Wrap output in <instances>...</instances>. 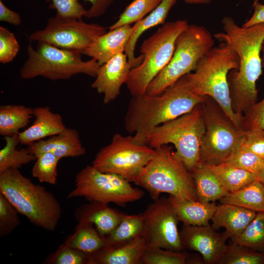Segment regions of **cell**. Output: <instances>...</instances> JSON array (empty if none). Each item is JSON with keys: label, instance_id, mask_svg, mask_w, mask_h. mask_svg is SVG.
Instances as JSON below:
<instances>
[{"label": "cell", "instance_id": "obj_47", "mask_svg": "<svg viewBox=\"0 0 264 264\" xmlns=\"http://www.w3.org/2000/svg\"><path fill=\"white\" fill-rule=\"evenodd\" d=\"M188 4H207L211 0H182Z\"/></svg>", "mask_w": 264, "mask_h": 264}, {"label": "cell", "instance_id": "obj_26", "mask_svg": "<svg viewBox=\"0 0 264 264\" xmlns=\"http://www.w3.org/2000/svg\"><path fill=\"white\" fill-rule=\"evenodd\" d=\"M33 116V108L19 104L1 105L0 134L4 137L18 134Z\"/></svg>", "mask_w": 264, "mask_h": 264}, {"label": "cell", "instance_id": "obj_32", "mask_svg": "<svg viewBox=\"0 0 264 264\" xmlns=\"http://www.w3.org/2000/svg\"><path fill=\"white\" fill-rule=\"evenodd\" d=\"M234 243L264 252V212H257L239 235L231 238Z\"/></svg>", "mask_w": 264, "mask_h": 264}, {"label": "cell", "instance_id": "obj_42", "mask_svg": "<svg viewBox=\"0 0 264 264\" xmlns=\"http://www.w3.org/2000/svg\"><path fill=\"white\" fill-rule=\"evenodd\" d=\"M242 129H259L264 131V97L244 115Z\"/></svg>", "mask_w": 264, "mask_h": 264}, {"label": "cell", "instance_id": "obj_28", "mask_svg": "<svg viewBox=\"0 0 264 264\" xmlns=\"http://www.w3.org/2000/svg\"><path fill=\"white\" fill-rule=\"evenodd\" d=\"M206 164L228 192L238 190L258 179L257 175L251 173L226 162Z\"/></svg>", "mask_w": 264, "mask_h": 264}, {"label": "cell", "instance_id": "obj_41", "mask_svg": "<svg viewBox=\"0 0 264 264\" xmlns=\"http://www.w3.org/2000/svg\"><path fill=\"white\" fill-rule=\"evenodd\" d=\"M241 148L256 154L264 160V131L259 129H242Z\"/></svg>", "mask_w": 264, "mask_h": 264}, {"label": "cell", "instance_id": "obj_12", "mask_svg": "<svg viewBox=\"0 0 264 264\" xmlns=\"http://www.w3.org/2000/svg\"><path fill=\"white\" fill-rule=\"evenodd\" d=\"M202 110L205 131L200 147V163H221L241 147L243 130L237 129L220 108L206 105Z\"/></svg>", "mask_w": 264, "mask_h": 264}, {"label": "cell", "instance_id": "obj_10", "mask_svg": "<svg viewBox=\"0 0 264 264\" xmlns=\"http://www.w3.org/2000/svg\"><path fill=\"white\" fill-rule=\"evenodd\" d=\"M130 182L118 175L104 173L92 165H88L75 176L74 188L67 198L83 197L90 202H111L124 207L144 195L142 190L132 187Z\"/></svg>", "mask_w": 264, "mask_h": 264}, {"label": "cell", "instance_id": "obj_13", "mask_svg": "<svg viewBox=\"0 0 264 264\" xmlns=\"http://www.w3.org/2000/svg\"><path fill=\"white\" fill-rule=\"evenodd\" d=\"M107 32L104 26L73 17L48 18L45 27L29 35L30 41L44 42L58 47L82 52Z\"/></svg>", "mask_w": 264, "mask_h": 264}, {"label": "cell", "instance_id": "obj_35", "mask_svg": "<svg viewBox=\"0 0 264 264\" xmlns=\"http://www.w3.org/2000/svg\"><path fill=\"white\" fill-rule=\"evenodd\" d=\"M60 160L59 158L49 152L38 155L31 170L32 176L41 183L55 184L58 176L57 166Z\"/></svg>", "mask_w": 264, "mask_h": 264}, {"label": "cell", "instance_id": "obj_27", "mask_svg": "<svg viewBox=\"0 0 264 264\" xmlns=\"http://www.w3.org/2000/svg\"><path fill=\"white\" fill-rule=\"evenodd\" d=\"M220 200V203L235 205L257 213L264 212V185L256 180L238 190L228 192Z\"/></svg>", "mask_w": 264, "mask_h": 264}, {"label": "cell", "instance_id": "obj_44", "mask_svg": "<svg viewBox=\"0 0 264 264\" xmlns=\"http://www.w3.org/2000/svg\"><path fill=\"white\" fill-rule=\"evenodd\" d=\"M84 0L89 1L91 4L85 16L88 19L97 18L103 15L113 1V0Z\"/></svg>", "mask_w": 264, "mask_h": 264}, {"label": "cell", "instance_id": "obj_15", "mask_svg": "<svg viewBox=\"0 0 264 264\" xmlns=\"http://www.w3.org/2000/svg\"><path fill=\"white\" fill-rule=\"evenodd\" d=\"M212 225H191L183 224L179 232L184 250L198 252L204 264H219L227 248L229 237L224 231L218 232Z\"/></svg>", "mask_w": 264, "mask_h": 264}, {"label": "cell", "instance_id": "obj_40", "mask_svg": "<svg viewBox=\"0 0 264 264\" xmlns=\"http://www.w3.org/2000/svg\"><path fill=\"white\" fill-rule=\"evenodd\" d=\"M49 3V7L56 11V16L73 17L81 19L86 16L88 10L78 0H45Z\"/></svg>", "mask_w": 264, "mask_h": 264}, {"label": "cell", "instance_id": "obj_39", "mask_svg": "<svg viewBox=\"0 0 264 264\" xmlns=\"http://www.w3.org/2000/svg\"><path fill=\"white\" fill-rule=\"evenodd\" d=\"M19 44L14 34L7 28L0 26V62H12L18 54Z\"/></svg>", "mask_w": 264, "mask_h": 264}, {"label": "cell", "instance_id": "obj_31", "mask_svg": "<svg viewBox=\"0 0 264 264\" xmlns=\"http://www.w3.org/2000/svg\"><path fill=\"white\" fill-rule=\"evenodd\" d=\"M90 223H80L76 233L70 240L68 247L80 250L90 256L106 245V237L102 236Z\"/></svg>", "mask_w": 264, "mask_h": 264}, {"label": "cell", "instance_id": "obj_1", "mask_svg": "<svg viewBox=\"0 0 264 264\" xmlns=\"http://www.w3.org/2000/svg\"><path fill=\"white\" fill-rule=\"evenodd\" d=\"M221 23L223 31L214 36L230 46L239 57V68L229 72L228 79L233 110L243 118L258 100L256 82L262 74L264 23L244 27L230 16L224 17Z\"/></svg>", "mask_w": 264, "mask_h": 264}, {"label": "cell", "instance_id": "obj_14", "mask_svg": "<svg viewBox=\"0 0 264 264\" xmlns=\"http://www.w3.org/2000/svg\"><path fill=\"white\" fill-rule=\"evenodd\" d=\"M142 235L146 248L158 247L176 252L184 250L177 224L179 221L168 198L154 200L142 213Z\"/></svg>", "mask_w": 264, "mask_h": 264}, {"label": "cell", "instance_id": "obj_22", "mask_svg": "<svg viewBox=\"0 0 264 264\" xmlns=\"http://www.w3.org/2000/svg\"><path fill=\"white\" fill-rule=\"evenodd\" d=\"M123 214L108 204L94 201L84 205L76 212L80 223L94 224L103 236H108L118 226Z\"/></svg>", "mask_w": 264, "mask_h": 264}, {"label": "cell", "instance_id": "obj_48", "mask_svg": "<svg viewBox=\"0 0 264 264\" xmlns=\"http://www.w3.org/2000/svg\"><path fill=\"white\" fill-rule=\"evenodd\" d=\"M261 59H262V65L263 69L264 70V40L262 44V48H261Z\"/></svg>", "mask_w": 264, "mask_h": 264}, {"label": "cell", "instance_id": "obj_33", "mask_svg": "<svg viewBox=\"0 0 264 264\" xmlns=\"http://www.w3.org/2000/svg\"><path fill=\"white\" fill-rule=\"evenodd\" d=\"M219 264H264V252L230 241Z\"/></svg>", "mask_w": 264, "mask_h": 264}, {"label": "cell", "instance_id": "obj_2", "mask_svg": "<svg viewBox=\"0 0 264 264\" xmlns=\"http://www.w3.org/2000/svg\"><path fill=\"white\" fill-rule=\"evenodd\" d=\"M206 97L191 92L184 76L160 94L133 96L124 118L125 129L134 134L135 143L146 144L147 135L154 128L191 111Z\"/></svg>", "mask_w": 264, "mask_h": 264}, {"label": "cell", "instance_id": "obj_7", "mask_svg": "<svg viewBox=\"0 0 264 264\" xmlns=\"http://www.w3.org/2000/svg\"><path fill=\"white\" fill-rule=\"evenodd\" d=\"M201 104L189 112L157 126L146 139V144L154 149L173 144L177 156L190 173L200 163V147L205 131Z\"/></svg>", "mask_w": 264, "mask_h": 264}, {"label": "cell", "instance_id": "obj_16", "mask_svg": "<svg viewBox=\"0 0 264 264\" xmlns=\"http://www.w3.org/2000/svg\"><path fill=\"white\" fill-rule=\"evenodd\" d=\"M132 68L125 53L116 55L100 66L91 87L103 95L105 104L114 101L119 95Z\"/></svg>", "mask_w": 264, "mask_h": 264}, {"label": "cell", "instance_id": "obj_25", "mask_svg": "<svg viewBox=\"0 0 264 264\" xmlns=\"http://www.w3.org/2000/svg\"><path fill=\"white\" fill-rule=\"evenodd\" d=\"M191 173L196 187L198 200L215 202L221 199L228 193L206 164L200 163Z\"/></svg>", "mask_w": 264, "mask_h": 264}, {"label": "cell", "instance_id": "obj_5", "mask_svg": "<svg viewBox=\"0 0 264 264\" xmlns=\"http://www.w3.org/2000/svg\"><path fill=\"white\" fill-rule=\"evenodd\" d=\"M155 150L134 183L147 190L154 200L159 198L162 193L179 200H198L191 173L172 147L163 145Z\"/></svg>", "mask_w": 264, "mask_h": 264}, {"label": "cell", "instance_id": "obj_18", "mask_svg": "<svg viewBox=\"0 0 264 264\" xmlns=\"http://www.w3.org/2000/svg\"><path fill=\"white\" fill-rule=\"evenodd\" d=\"M35 120L32 125L18 133L20 144L29 145L57 134L66 127L62 116L48 106L33 108Z\"/></svg>", "mask_w": 264, "mask_h": 264}, {"label": "cell", "instance_id": "obj_9", "mask_svg": "<svg viewBox=\"0 0 264 264\" xmlns=\"http://www.w3.org/2000/svg\"><path fill=\"white\" fill-rule=\"evenodd\" d=\"M188 25L186 20L168 22L143 42V61L131 69L125 83L132 96L146 93L151 82L169 62L178 36Z\"/></svg>", "mask_w": 264, "mask_h": 264}, {"label": "cell", "instance_id": "obj_6", "mask_svg": "<svg viewBox=\"0 0 264 264\" xmlns=\"http://www.w3.org/2000/svg\"><path fill=\"white\" fill-rule=\"evenodd\" d=\"M34 49L29 44L28 58L20 71V77L29 80L41 76L52 81L67 80L78 74L95 77L100 65L94 59L84 61L82 51L61 48L40 41Z\"/></svg>", "mask_w": 264, "mask_h": 264}, {"label": "cell", "instance_id": "obj_43", "mask_svg": "<svg viewBox=\"0 0 264 264\" xmlns=\"http://www.w3.org/2000/svg\"><path fill=\"white\" fill-rule=\"evenodd\" d=\"M89 256L85 253L67 247L59 254L54 263L57 264H89Z\"/></svg>", "mask_w": 264, "mask_h": 264}, {"label": "cell", "instance_id": "obj_17", "mask_svg": "<svg viewBox=\"0 0 264 264\" xmlns=\"http://www.w3.org/2000/svg\"><path fill=\"white\" fill-rule=\"evenodd\" d=\"M27 148L36 156L49 152L60 159L84 155L86 150L82 144L78 132L75 129L66 128L61 132L33 143Z\"/></svg>", "mask_w": 264, "mask_h": 264}, {"label": "cell", "instance_id": "obj_3", "mask_svg": "<svg viewBox=\"0 0 264 264\" xmlns=\"http://www.w3.org/2000/svg\"><path fill=\"white\" fill-rule=\"evenodd\" d=\"M239 66L237 53L228 44L221 42L201 58L193 72L184 78L191 92L212 98L234 125L242 129L243 119L233 110L228 79L229 72Z\"/></svg>", "mask_w": 264, "mask_h": 264}, {"label": "cell", "instance_id": "obj_29", "mask_svg": "<svg viewBox=\"0 0 264 264\" xmlns=\"http://www.w3.org/2000/svg\"><path fill=\"white\" fill-rule=\"evenodd\" d=\"M5 145L0 150V172L11 168L20 169L35 161L36 156L28 148L19 149L18 134L4 137Z\"/></svg>", "mask_w": 264, "mask_h": 264}, {"label": "cell", "instance_id": "obj_8", "mask_svg": "<svg viewBox=\"0 0 264 264\" xmlns=\"http://www.w3.org/2000/svg\"><path fill=\"white\" fill-rule=\"evenodd\" d=\"M214 46L213 37L206 27L189 24L178 36L169 62L151 82L145 93L161 94L179 79L194 71L201 58Z\"/></svg>", "mask_w": 264, "mask_h": 264}, {"label": "cell", "instance_id": "obj_4", "mask_svg": "<svg viewBox=\"0 0 264 264\" xmlns=\"http://www.w3.org/2000/svg\"><path fill=\"white\" fill-rule=\"evenodd\" d=\"M0 193L32 224L54 231L62 216L61 204L55 195L23 176L19 169L0 172Z\"/></svg>", "mask_w": 264, "mask_h": 264}, {"label": "cell", "instance_id": "obj_37", "mask_svg": "<svg viewBox=\"0 0 264 264\" xmlns=\"http://www.w3.org/2000/svg\"><path fill=\"white\" fill-rule=\"evenodd\" d=\"M247 172L258 175L264 168V160L241 147L223 160Z\"/></svg>", "mask_w": 264, "mask_h": 264}, {"label": "cell", "instance_id": "obj_49", "mask_svg": "<svg viewBox=\"0 0 264 264\" xmlns=\"http://www.w3.org/2000/svg\"><path fill=\"white\" fill-rule=\"evenodd\" d=\"M258 180L262 182L264 185V169L258 175Z\"/></svg>", "mask_w": 264, "mask_h": 264}, {"label": "cell", "instance_id": "obj_46", "mask_svg": "<svg viewBox=\"0 0 264 264\" xmlns=\"http://www.w3.org/2000/svg\"><path fill=\"white\" fill-rule=\"evenodd\" d=\"M253 7L254 12L251 18L245 22L242 26L249 27L255 24L264 23V4L259 2V0H255Z\"/></svg>", "mask_w": 264, "mask_h": 264}, {"label": "cell", "instance_id": "obj_23", "mask_svg": "<svg viewBox=\"0 0 264 264\" xmlns=\"http://www.w3.org/2000/svg\"><path fill=\"white\" fill-rule=\"evenodd\" d=\"M178 0H163L147 16L136 22L132 26L130 40L125 53L132 68L140 65L143 59L141 54L134 56V50L138 38L147 30L157 25L164 24L169 12Z\"/></svg>", "mask_w": 264, "mask_h": 264}, {"label": "cell", "instance_id": "obj_24", "mask_svg": "<svg viewBox=\"0 0 264 264\" xmlns=\"http://www.w3.org/2000/svg\"><path fill=\"white\" fill-rule=\"evenodd\" d=\"M168 199L179 221L191 225H207L216 211L215 202L198 200H179L170 196Z\"/></svg>", "mask_w": 264, "mask_h": 264}, {"label": "cell", "instance_id": "obj_45", "mask_svg": "<svg viewBox=\"0 0 264 264\" xmlns=\"http://www.w3.org/2000/svg\"><path fill=\"white\" fill-rule=\"evenodd\" d=\"M0 21L15 26H19L22 22L19 14L8 8L1 0H0Z\"/></svg>", "mask_w": 264, "mask_h": 264}, {"label": "cell", "instance_id": "obj_36", "mask_svg": "<svg viewBox=\"0 0 264 264\" xmlns=\"http://www.w3.org/2000/svg\"><path fill=\"white\" fill-rule=\"evenodd\" d=\"M190 257L186 252H176L161 248H146L142 258L144 264H188Z\"/></svg>", "mask_w": 264, "mask_h": 264}, {"label": "cell", "instance_id": "obj_21", "mask_svg": "<svg viewBox=\"0 0 264 264\" xmlns=\"http://www.w3.org/2000/svg\"><path fill=\"white\" fill-rule=\"evenodd\" d=\"M256 214L255 211L241 206L221 203L217 205L211 219V225L216 230L224 228V232L231 239L241 234Z\"/></svg>", "mask_w": 264, "mask_h": 264}, {"label": "cell", "instance_id": "obj_38", "mask_svg": "<svg viewBox=\"0 0 264 264\" xmlns=\"http://www.w3.org/2000/svg\"><path fill=\"white\" fill-rule=\"evenodd\" d=\"M16 208L0 193V236H7L21 223Z\"/></svg>", "mask_w": 264, "mask_h": 264}, {"label": "cell", "instance_id": "obj_19", "mask_svg": "<svg viewBox=\"0 0 264 264\" xmlns=\"http://www.w3.org/2000/svg\"><path fill=\"white\" fill-rule=\"evenodd\" d=\"M131 31L130 24L110 30L98 37L82 53L91 57L102 65L116 55L125 52Z\"/></svg>", "mask_w": 264, "mask_h": 264}, {"label": "cell", "instance_id": "obj_30", "mask_svg": "<svg viewBox=\"0 0 264 264\" xmlns=\"http://www.w3.org/2000/svg\"><path fill=\"white\" fill-rule=\"evenodd\" d=\"M143 229L142 213L123 214L118 226L106 237V246H115L132 240L142 235Z\"/></svg>", "mask_w": 264, "mask_h": 264}, {"label": "cell", "instance_id": "obj_34", "mask_svg": "<svg viewBox=\"0 0 264 264\" xmlns=\"http://www.w3.org/2000/svg\"><path fill=\"white\" fill-rule=\"evenodd\" d=\"M163 0H133L119 16L118 20L109 28L117 27L135 23L154 10Z\"/></svg>", "mask_w": 264, "mask_h": 264}, {"label": "cell", "instance_id": "obj_11", "mask_svg": "<svg viewBox=\"0 0 264 264\" xmlns=\"http://www.w3.org/2000/svg\"><path fill=\"white\" fill-rule=\"evenodd\" d=\"M155 152L147 144L135 143L133 136L117 133L98 151L92 165L101 172L115 174L134 182Z\"/></svg>", "mask_w": 264, "mask_h": 264}, {"label": "cell", "instance_id": "obj_20", "mask_svg": "<svg viewBox=\"0 0 264 264\" xmlns=\"http://www.w3.org/2000/svg\"><path fill=\"white\" fill-rule=\"evenodd\" d=\"M146 249L141 235L132 240L115 246H105L90 256L91 264H142V258Z\"/></svg>", "mask_w": 264, "mask_h": 264}]
</instances>
